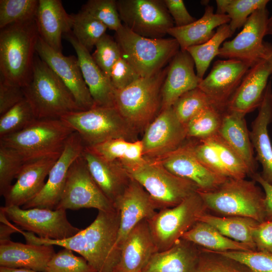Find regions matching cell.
I'll list each match as a JSON object with an SVG mask.
<instances>
[{"instance_id": "cell-46", "label": "cell", "mask_w": 272, "mask_h": 272, "mask_svg": "<svg viewBox=\"0 0 272 272\" xmlns=\"http://www.w3.org/2000/svg\"><path fill=\"white\" fill-rule=\"evenodd\" d=\"M24 162L14 150L0 145V194L4 196L19 172Z\"/></svg>"}, {"instance_id": "cell-10", "label": "cell", "mask_w": 272, "mask_h": 272, "mask_svg": "<svg viewBox=\"0 0 272 272\" xmlns=\"http://www.w3.org/2000/svg\"><path fill=\"white\" fill-rule=\"evenodd\" d=\"M148 192L158 210L175 207L198 190L193 183L171 173L158 161H146L127 171Z\"/></svg>"}, {"instance_id": "cell-23", "label": "cell", "mask_w": 272, "mask_h": 272, "mask_svg": "<svg viewBox=\"0 0 272 272\" xmlns=\"http://www.w3.org/2000/svg\"><path fill=\"white\" fill-rule=\"evenodd\" d=\"M194 67L193 59L186 50H180L172 59L162 87L161 111L171 107L181 96L198 87L201 80Z\"/></svg>"}, {"instance_id": "cell-27", "label": "cell", "mask_w": 272, "mask_h": 272, "mask_svg": "<svg viewBox=\"0 0 272 272\" xmlns=\"http://www.w3.org/2000/svg\"><path fill=\"white\" fill-rule=\"evenodd\" d=\"M64 35L76 52L84 80L95 106H114V89L109 79L95 62L90 52L78 42L72 33Z\"/></svg>"}, {"instance_id": "cell-29", "label": "cell", "mask_w": 272, "mask_h": 272, "mask_svg": "<svg viewBox=\"0 0 272 272\" xmlns=\"http://www.w3.org/2000/svg\"><path fill=\"white\" fill-rule=\"evenodd\" d=\"M257 116L252 123L250 138L256 153V159L261 164V177L272 185V145L268 133V125L272 122V89L269 81Z\"/></svg>"}, {"instance_id": "cell-17", "label": "cell", "mask_w": 272, "mask_h": 272, "mask_svg": "<svg viewBox=\"0 0 272 272\" xmlns=\"http://www.w3.org/2000/svg\"><path fill=\"white\" fill-rule=\"evenodd\" d=\"M36 53L61 79L83 110L95 106L84 80L77 57L64 56L62 52L51 48L39 36Z\"/></svg>"}, {"instance_id": "cell-44", "label": "cell", "mask_w": 272, "mask_h": 272, "mask_svg": "<svg viewBox=\"0 0 272 272\" xmlns=\"http://www.w3.org/2000/svg\"><path fill=\"white\" fill-rule=\"evenodd\" d=\"M82 10L115 32L123 25L116 0H89L83 5Z\"/></svg>"}, {"instance_id": "cell-47", "label": "cell", "mask_w": 272, "mask_h": 272, "mask_svg": "<svg viewBox=\"0 0 272 272\" xmlns=\"http://www.w3.org/2000/svg\"><path fill=\"white\" fill-rule=\"evenodd\" d=\"M211 251L242 264L251 272H272V253L258 250Z\"/></svg>"}, {"instance_id": "cell-11", "label": "cell", "mask_w": 272, "mask_h": 272, "mask_svg": "<svg viewBox=\"0 0 272 272\" xmlns=\"http://www.w3.org/2000/svg\"><path fill=\"white\" fill-rule=\"evenodd\" d=\"M123 25L143 37L164 38L175 26L164 0H117Z\"/></svg>"}, {"instance_id": "cell-60", "label": "cell", "mask_w": 272, "mask_h": 272, "mask_svg": "<svg viewBox=\"0 0 272 272\" xmlns=\"http://www.w3.org/2000/svg\"></svg>"}, {"instance_id": "cell-5", "label": "cell", "mask_w": 272, "mask_h": 272, "mask_svg": "<svg viewBox=\"0 0 272 272\" xmlns=\"http://www.w3.org/2000/svg\"><path fill=\"white\" fill-rule=\"evenodd\" d=\"M197 192L208 209L220 215L266 220L265 194L253 180L228 178L214 190Z\"/></svg>"}, {"instance_id": "cell-42", "label": "cell", "mask_w": 272, "mask_h": 272, "mask_svg": "<svg viewBox=\"0 0 272 272\" xmlns=\"http://www.w3.org/2000/svg\"><path fill=\"white\" fill-rule=\"evenodd\" d=\"M213 105L208 96L198 87L181 96L172 108L178 120L184 125L204 108Z\"/></svg>"}, {"instance_id": "cell-39", "label": "cell", "mask_w": 272, "mask_h": 272, "mask_svg": "<svg viewBox=\"0 0 272 272\" xmlns=\"http://www.w3.org/2000/svg\"><path fill=\"white\" fill-rule=\"evenodd\" d=\"M223 113L212 105L202 109L185 125L187 138L201 140L218 133Z\"/></svg>"}, {"instance_id": "cell-50", "label": "cell", "mask_w": 272, "mask_h": 272, "mask_svg": "<svg viewBox=\"0 0 272 272\" xmlns=\"http://www.w3.org/2000/svg\"><path fill=\"white\" fill-rule=\"evenodd\" d=\"M191 145L194 154L203 164L215 173L230 178L217 150L207 140H198L191 142Z\"/></svg>"}, {"instance_id": "cell-59", "label": "cell", "mask_w": 272, "mask_h": 272, "mask_svg": "<svg viewBox=\"0 0 272 272\" xmlns=\"http://www.w3.org/2000/svg\"><path fill=\"white\" fill-rule=\"evenodd\" d=\"M266 35H272V15L270 18H268L267 21L266 30Z\"/></svg>"}, {"instance_id": "cell-18", "label": "cell", "mask_w": 272, "mask_h": 272, "mask_svg": "<svg viewBox=\"0 0 272 272\" xmlns=\"http://www.w3.org/2000/svg\"><path fill=\"white\" fill-rule=\"evenodd\" d=\"M252 66L248 62L236 59L218 60L198 87L208 96L214 106L224 112L229 100Z\"/></svg>"}, {"instance_id": "cell-28", "label": "cell", "mask_w": 272, "mask_h": 272, "mask_svg": "<svg viewBox=\"0 0 272 272\" xmlns=\"http://www.w3.org/2000/svg\"><path fill=\"white\" fill-rule=\"evenodd\" d=\"M55 254L52 245L24 244L10 240L0 243V266L46 272Z\"/></svg>"}, {"instance_id": "cell-41", "label": "cell", "mask_w": 272, "mask_h": 272, "mask_svg": "<svg viewBox=\"0 0 272 272\" xmlns=\"http://www.w3.org/2000/svg\"><path fill=\"white\" fill-rule=\"evenodd\" d=\"M207 140L217 150L229 178L245 179L250 173L238 154L218 133Z\"/></svg>"}, {"instance_id": "cell-40", "label": "cell", "mask_w": 272, "mask_h": 272, "mask_svg": "<svg viewBox=\"0 0 272 272\" xmlns=\"http://www.w3.org/2000/svg\"><path fill=\"white\" fill-rule=\"evenodd\" d=\"M39 0H1L0 28L35 19Z\"/></svg>"}, {"instance_id": "cell-32", "label": "cell", "mask_w": 272, "mask_h": 272, "mask_svg": "<svg viewBox=\"0 0 272 272\" xmlns=\"http://www.w3.org/2000/svg\"><path fill=\"white\" fill-rule=\"evenodd\" d=\"M227 15L214 13V8L207 5L203 16L194 22L181 27H173L168 34L178 42L180 50L185 51L190 46L203 44L211 39L216 31L215 29L229 23Z\"/></svg>"}, {"instance_id": "cell-53", "label": "cell", "mask_w": 272, "mask_h": 272, "mask_svg": "<svg viewBox=\"0 0 272 272\" xmlns=\"http://www.w3.org/2000/svg\"><path fill=\"white\" fill-rule=\"evenodd\" d=\"M164 2L175 27H183L197 20L189 13L182 0H164Z\"/></svg>"}, {"instance_id": "cell-26", "label": "cell", "mask_w": 272, "mask_h": 272, "mask_svg": "<svg viewBox=\"0 0 272 272\" xmlns=\"http://www.w3.org/2000/svg\"><path fill=\"white\" fill-rule=\"evenodd\" d=\"M40 37L51 48L62 52V34L72 32L71 15L60 0H39L35 18Z\"/></svg>"}, {"instance_id": "cell-25", "label": "cell", "mask_w": 272, "mask_h": 272, "mask_svg": "<svg viewBox=\"0 0 272 272\" xmlns=\"http://www.w3.org/2000/svg\"><path fill=\"white\" fill-rule=\"evenodd\" d=\"M147 220L141 221L124 240L116 272H142L158 252Z\"/></svg>"}, {"instance_id": "cell-33", "label": "cell", "mask_w": 272, "mask_h": 272, "mask_svg": "<svg viewBox=\"0 0 272 272\" xmlns=\"http://www.w3.org/2000/svg\"><path fill=\"white\" fill-rule=\"evenodd\" d=\"M86 147L106 160L119 163L127 171L137 168L146 161L143 156L141 140L131 142L114 139L93 147Z\"/></svg>"}, {"instance_id": "cell-20", "label": "cell", "mask_w": 272, "mask_h": 272, "mask_svg": "<svg viewBox=\"0 0 272 272\" xmlns=\"http://www.w3.org/2000/svg\"><path fill=\"white\" fill-rule=\"evenodd\" d=\"M114 206L120 213L115 246L120 256L121 248L129 233L141 221L155 215L158 208L148 192L132 178Z\"/></svg>"}, {"instance_id": "cell-14", "label": "cell", "mask_w": 272, "mask_h": 272, "mask_svg": "<svg viewBox=\"0 0 272 272\" xmlns=\"http://www.w3.org/2000/svg\"><path fill=\"white\" fill-rule=\"evenodd\" d=\"M187 138L185 125L171 107L160 111L145 129L141 141L145 159L157 161L184 144Z\"/></svg>"}, {"instance_id": "cell-3", "label": "cell", "mask_w": 272, "mask_h": 272, "mask_svg": "<svg viewBox=\"0 0 272 272\" xmlns=\"http://www.w3.org/2000/svg\"><path fill=\"white\" fill-rule=\"evenodd\" d=\"M23 90L37 119L60 118L83 110L61 79L38 55L30 81Z\"/></svg>"}, {"instance_id": "cell-16", "label": "cell", "mask_w": 272, "mask_h": 272, "mask_svg": "<svg viewBox=\"0 0 272 272\" xmlns=\"http://www.w3.org/2000/svg\"><path fill=\"white\" fill-rule=\"evenodd\" d=\"M85 147L80 135L74 131L66 141L60 155L51 168L41 191L22 208L55 210L60 200L69 170L82 154Z\"/></svg>"}, {"instance_id": "cell-12", "label": "cell", "mask_w": 272, "mask_h": 272, "mask_svg": "<svg viewBox=\"0 0 272 272\" xmlns=\"http://www.w3.org/2000/svg\"><path fill=\"white\" fill-rule=\"evenodd\" d=\"M94 208L112 211L116 208L96 184L82 154L71 165L60 200L55 210Z\"/></svg>"}, {"instance_id": "cell-4", "label": "cell", "mask_w": 272, "mask_h": 272, "mask_svg": "<svg viewBox=\"0 0 272 272\" xmlns=\"http://www.w3.org/2000/svg\"><path fill=\"white\" fill-rule=\"evenodd\" d=\"M74 132L60 118L36 119L21 130L0 138V145L15 151L26 163L61 153Z\"/></svg>"}, {"instance_id": "cell-54", "label": "cell", "mask_w": 272, "mask_h": 272, "mask_svg": "<svg viewBox=\"0 0 272 272\" xmlns=\"http://www.w3.org/2000/svg\"><path fill=\"white\" fill-rule=\"evenodd\" d=\"M256 250L272 253V220L259 223L253 232Z\"/></svg>"}, {"instance_id": "cell-58", "label": "cell", "mask_w": 272, "mask_h": 272, "mask_svg": "<svg viewBox=\"0 0 272 272\" xmlns=\"http://www.w3.org/2000/svg\"><path fill=\"white\" fill-rule=\"evenodd\" d=\"M0 272H40L25 268H13L0 266Z\"/></svg>"}, {"instance_id": "cell-35", "label": "cell", "mask_w": 272, "mask_h": 272, "mask_svg": "<svg viewBox=\"0 0 272 272\" xmlns=\"http://www.w3.org/2000/svg\"><path fill=\"white\" fill-rule=\"evenodd\" d=\"M182 239L213 251L253 250L247 245L227 237L212 226L200 221L185 233Z\"/></svg>"}, {"instance_id": "cell-57", "label": "cell", "mask_w": 272, "mask_h": 272, "mask_svg": "<svg viewBox=\"0 0 272 272\" xmlns=\"http://www.w3.org/2000/svg\"><path fill=\"white\" fill-rule=\"evenodd\" d=\"M265 52L263 59L268 62L272 73V44L267 42H264Z\"/></svg>"}, {"instance_id": "cell-48", "label": "cell", "mask_w": 272, "mask_h": 272, "mask_svg": "<svg viewBox=\"0 0 272 272\" xmlns=\"http://www.w3.org/2000/svg\"><path fill=\"white\" fill-rule=\"evenodd\" d=\"M46 272H97L82 256H78L73 251L63 248L55 253L48 263Z\"/></svg>"}, {"instance_id": "cell-52", "label": "cell", "mask_w": 272, "mask_h": 272, "mask_svg": "<svg viewBox=\"0 0 272 272\" xmlns=\"http://www.w3.org/2000/svg\"><path fill=\"white\" fill-rule=\"evenodd\" d=\"M25 98L23 88L0 79V115Z\"/></svg>"}, {"instance_id": "cell-36", "label": "cell", "mask_w": 272, "mask_h": 272, "mask_svg": "<svg viewBox=\"0 0 272 272\" xmlns=\"http://www.w3.org/2000/svg\"><path fill=\"white\" fill-rule=\"evenodd\" d=\"M233 34L229 25L224 24L217 28L214 36L207 42L186 49L193 59L196 74L199 79L201 80L203 79L211 61L218 55L221 45Z\"/></svg>"}, {"instance_id": "cell-49", "label": "cell", "mask_w": 272, "mask_h": 272, "mask_svg": "<svg viewBox=\"0 0 272 272\" xmlns=\"http://www.w3.org/2000/svg\"><path fill=\"white\" fill-rule=\"evenodd\" d=\"M92 57L104 74L109 79L111 68L122 56L120 47L115 39L105 34L95 45Z\"/></svg>"}, {"instance_id": "cell-6", "label": "cell", "mask_w": 272, "mask_h": 272, "mask_svg": "<svg viewBox=\"0 0 272 272\" xmlns=\"http://www.w3.org/2000/svg\"><path fill=\"white\" fill-rule=\"evenodd\" d=\"M167 71L166 66L151 77H141L125 88L114 90V106L137 131L145 130L160 112Z\"/></svg>"}, {"instance_id": "cell-45", "label": "cell", "mask_w": 272, "mask_h": 272, "mask_svg": "<svg viewBox=\"0 0 272 272\" xmlns=\"http://www.w3.org/2000/svg\"><path fill=\"white\" fill-rule=\"evenodd\" d=\"M195 272H251L246 266L213 251L201 250Z\"/></svg>"}, {"instance_id": "cell-1", "label": "cell", "mask_w": 272, "mask_h": 272, "mask_svg": "<svg viewBox=\"0 0 272 272\" xmlns=\"http://www.w3.org/2000/svg\"><path fill=\"white\" fill-rule=\"evenodd\" d=\"M119 222L120 213L116 208L109 212L98 211L89 226L68 238H42L20 228L18 233L24 237L27 243L56 245L77 252L97 272H116L120 258L115 248Z\"/></svg>"}, {"instance_id": "cell-9", "label": "cell", "mask_w": 272, "mask_h": 272, "mask_svg": "<svg viewBox=\"0 0 272 272\" xmlns=\"http://www.w3.org/2000/svg\"><path fill=\"white\" fill-rule=\"evenodd\" d=\"M207 210L197 191L179 205L160 210L148 219L158 251L167 250L180 240Z\"/></svg>"}, {"instance_id": "cell-34", "label": "cell", "mask_w": 272, "mask_h": 272, "mask_svg": "<svg viewBox=\"0 0 272 272\" xmlns=\"http://www.w3.org/2000/svg\"><path fill=\"white\" fill-rule=\"evenodd\" d=\"M199 221L209 224L227 237L256 250L253 239V230L259 223L256 221L239 216L219 217L207 212L201 215Z\"/></svg>"}, {"instance_id": "cell-37", "label": "cell", "mask_w": 272, "mask_h": 272, "mask_svg": "<svg viewBox=\"0 0 272 272\" xmlns=\"http://www.w3.org/2000/svg\"><path fill=\"white\" fill-rule=\"evenodd\" d=\"M72 34L78 42L91 52L106 34L107 27L86 11L81 10L71 15Z\"/></svg>"}, {"instance_id": "cell-7", "label": "cell", "mask_w": 272, "mask_h": 272, "mask_svg": "<svg viewBox=\"0 0 272 272\" xmlns=\"http://www.w3.org/2000/svg\"><path fill=\"white\" fill-rule=\"evenodd\" d=\"M60 119L80 135L86 147H91L114 139L134 142L137 131L115 106H94L68 113Z\"/></svg>"}, {"instance_id": "cell-30", "label": "cell", "mask_w": 272, "mask_h": 272, "mask_svg": "<svg viewBox=\"0 0 272 272\" xmlns=\"http://www.w3.org/2000/svg\"><path fill=\"white\" fill-rule=\"evenodd\" d=\"M200 253L196 245L181 238L154 254L142 272H195Z\"/></svg>"}, {"instance_id": "cell-21", "label": "cell", "mask_w": 272, "mask_h": 272, "mask_svg": "<svg viewBox=\"0 0 272 272\" xmlns=\"http://www.w3.org/2000/svg\"><path fill=\"white\" fill-rule=\"evenodd\" d=\"M61 153L25 163L16 177V181L4 196L5 207L23 206L44 187L45 179Z\"/></svg>"}, {"instance_id": "cell-15", "label": "cell", "mask_w": 272, "mask_h": 272, "mask_svg": "<svg viewBox=\"0 0 272 272\" xmlns=\"http://www.w3.org/2000/svg\"><path fill=\"white\" fill-rule=\"evenodd\" d=\"M268 19L266 7L256 10L249 17L240 33L232 40L223 43L218 56L238 59L252 65L263 59L265 52L263 39L266 35Z\"/></svg>"}, {"instance_id": "cell-24", "label": "cell", "mask_w": 272, "mask_h": 272, "mask_svg": "<svg viewBox=\"0 0 272 272\" xmlns=\"http://www.w3.org/2000/svg\"><path fill=\"white\" fill-rule=\"evenodd\" d=\"M82 156L94 181L114 206L130 182V175L119 163L106 160L86 147Z\"/></svg>"}, {"instance_id": "cell-51", "label": "cell", "mask_w": 272, "mask_h": 272, "mask_svg": "<svg viewBox=\"0 0 272 272\" xmlns=\"http://www.w3.org/2000/svg\"><path fill=\"white\" fill-rule=\"evenodd\" d=\"M140 78L138 73L122 56L114 64L109 76L114 90L124 89Z\"/></svg>"}, {"instance_id": "cell-43", "label": "cell", "mask_w": 272, "mask_h": 272, "mask_svg": "<svg viewBox=\"0 0 272 272\" xmlns=\"http://www.w3.org/2000/svg\"><path fill=\"white\" fill-rule=\"evenodd\" d=\"M36 119L30 104L25 98L0 115V138L21 130Z\"/></svg>"}, {"instance_id": "cell-38", "label": "cell", "mask_w": 272, "mask_h": 272, "mask_svg": "<svg viewBox=\"0 0 272 272\" xmlns=\"http://www.w3.org/2000/svg\"><path fill=\"white\" fill-rule=\"evenodd\" d=\"M268 0H217L216 14L227 15L233 34L243 27L249 17L256 10L266 7Z\"/></svg>"}, {"instance_id": "cell-31", "label": "cell", "mask_w": 272, "mask_h": 272, "mask_svg": "<svg viewBox=\"0 0 272 272\" xmlns=\"http://www.w3.org/2000/svg\"><path fill=\"white\" fill-rule=\"evenodd\" d=\"M245 116L239 112L225 110L218 133L243 159L251 176L256 173L257 165Z\"/></svg>"}, {"instance_id": "cell-56", "label": "cell", "mask_w": 272, "mask_h": 272, "mask_svg": "<svg viewBox=\"0 0 272 272\" xmlns=\"http://www.w3.org/2000/svg\"><path fill=\"white\" fill-rule=\"evenodd\" d=\"M0 243L11 240V236L14 233H18L19 227L11 224L0 208Z\"/></svg>"}, {"instance_id": "cell-2", "label": "cell", "mask_w": 272, "mask_h": 272, "mask_svg": "<svg viewBox=\"0 0 272 272\" xmlns=\"http://www.w3.org/2000/svg\"><path fill=\"white\" fill-rule=\"evenodd\" d=\"M38 37L35 19L1 29V79L22 88L29 83Z\"/></svg>"}, {"instance_id": "cell-19", "label": "cell", "mask_w": 272, "mask_h": 272, "mask_svg": "<svg viewBox=\"0 0 272 272\" xmlns=\"http://www.w3.org/2000/svg\"><path fill=\"white\" fill-rule=\"evenodd\" d=\"M157 161L171 173L193 183L198 191L214 190L228 179L203 164L194 154L191 143L183 144Z\"/></svg>"}, {"instance_id": "cell-22", "label": "cell", "mask_w": 272, "mask_h": 272, "mask_svg": "<svg viewBox=\"0 0 272 272\" xmlns=\"http://www.w3.org/2000/svg\"><path fill=\"white\" fill-rule=\"evenodd\" d=\"M271 74L269 65L265 59H261L253 65L229 100L226 110L246 115L259 108Z\"/></svg>"}, {"instance_id": "cell-55", "label": "cell", "mask_w": 272, "mask_h": 272, "mask_svg": "<svg viewBox=\"0 0 272 272\" xmlns=\"http://www.w3.org/2000/svg\"><path fill=\"white\" fill-rule=\"evenodd\" d=\"M251 178L257 182L262 187L265 194V221L272 220V185L265 181L261 176L260 174L255 173Z\"/></svg>"}, {"instance_id": "cell-8", "label": "cell", "mask_w": 272, "mask_h": 272, "mask_svg": "<svg viewBox=\"0 0 272 272\" xmlns=\"http://www.w3.org/2000/svg\"><path fill=\"white\" fill-rule=\"evenodd\" d=\"M114 39L122 56L142 78L150 77L159 72L180 50L174 38L143 37L123 25L115 32Z\"/></svg>"}, {"instance_id": "cell-13", "label": "cell", "mask_w": 272, "mask_h": 272, "mask_svg": "<svg viewBox=\"0 0 272 272\" xmlns=\"http://www.w3.org/2000/svg\"><path fill=\"white\" fill-rule=\"evenodd\" d=\"M7 217L21 229L45 239L61 240L70 238L81 230L69 221L66 211L19 207H1Z\"/></svg>"}]
</instances>
